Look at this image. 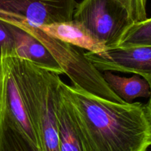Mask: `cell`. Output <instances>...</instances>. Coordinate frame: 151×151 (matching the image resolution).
<instances>
[{"label": "cell", "instance_id": "6da1fadb", "mask_svg": "<svg viewBox=\"0 0 151 151\" xmlns=\"http://www.w3.org/2000/svg\"><path fill=\"white\" fill-rule=\"evenodd\" d=\"M58 92L86 151H147L151 146L145 105L108 100L61 79Z\"/></svg>", "mask_w": 151, "mask_h": 151}, {"label": "cell", "instance_id": "9a60e30c", "mask_svg": "<svg viewBox=\"0 0 151 151\" xmlns=\"http://www.w3.org/2000/svg\"><path fill=\"white\" fill-rule=\"evenodd\" d=\"M128 5L132 13L135 22H141L147 19V0H122Z\"/></svg>", "mask_w": 151, "mask_h": 151}, {"label": "cell", "instance_id": "4fadbf2b", "mask_svg": "<svg viewBox=\"0 0 151 151\" xmlns=\"http://www.w3.org/2000/svg\"><path fill=\"white\" fill-rule=\"evenodd\" d=\"M151 47V18L133 23L116 47Z\"/></svg>", "mask_w": 151, "mask_h": 151}, {"label": "cell", "instance_id": "7c38bea8", "mask_svg": "<svg viewBox=\"0 0 151 151\" xmlns=\"http://www.w3.org/2000/svg\"><path fill=\"white\" fill-rule=\"evenodd\" d=\"M0 151H41L13 121L0 115Z\"/></svg>", "mask_w": 151, "mask_h": 151}, {"label": "cell", "instance_id": "3957f363", "mask_svg": "<svg viewBox=\"0 0 151 151\" xmlns=\"http://www.w3.org/2000/svg\"><path fill=\"white\" fill-rule=\"evenodd\" d=\"M7 23L19 27L29 33L50 52L63 70L73 85L78 86L99 97L118 103H125L109 87L101 73L86 57L81 48L50 36L37 27L22 21H8Z\"/></svg>", "mask_w": 151, "mask_h": 151}, {"label": "cell", "instance_id": "5b68a950", "mask_svg": "<svg viewBox=\"0 0 151 151\" xmlns=\"http://www.w3.org/2000/svg\"><path fill=\"white\" fill-rule=\"evenodd\" d=\"M76 0H0V20L40 26L72 21Z\"/></svg>", "mask_w": 151, "mask_h": 151}, {"label": "cell", "instance_id": "52a82bcc", "mask_svg": "<svg viewBox=\"0 0 151 151\" xmlns=\"http://www.w3.org/2000/svg\"><path fill=\"white\" fill-rule=\"evenodd\" d=\"M0 115H4L16 124L21 131L41 150L29 115L15 78L10 56L0 58Z\"/></svg>", "mask_w": 151, "mask_h": 151}, {"label": "cell", "instance_id": "7a4b0ae2", "mask_svg": "<svg viewBox=\"0 0 151 151\" xmlns=\"http://www.w3.org/2000/svg\"><path fill=\"white\" fill-rule=\"evenodd\" d=\"M16 83L41 151H60L56 115L59 75L27 59L10 56Z\"/></svg>", "mask_w": 151, "mask_h": 151}, {"label": "cell", "instance_id": "277c9868", "mask_svg": "<svg viewBox=\"0 0 151 151\" xmlns=\"http://www.w3.org/2000/svg\"><path fill=\"white\" fill-rule=\"evenodd\" d=\"M72 20L107 49L116 47L124 33L135 22L122 0H82L75 7Z\"/></svg>", "mask_w": 151, "mask_h": 151}, {"label": "cell", "instance_id": "9c48e42d", "mask_svg": "<svg viewBox=\"0 0 151 151\" xmlns=\"http://www.w3.org/2000/svg\"><path fill=\"white\" fill-rule=\"evenodd\" d=\"M38 28L50 36L75 47L86 49L88 52L99 53L107 50L103 44L91 36L82 25L73 20L42 25Z\"/></svg>", "mask_w": 151, "mask_h": 151}, {"label": "cell", "instance_id": "8992f818", "mask_svg": "<svg viewBox=\"0 0 151 151\" xmlns=\"http://www.w3.org/2000/svg\"><path fill=\"white\" fill-rule=\"evenodd\" d=\"M84 54L99 71L131 73L144 78L150 89L145 108L151 121V47H114L102 53L88 51Z\"/></svg>", "mask_w": 151, "mask_h": 151}, {"label": "cell", "instance_id": "5bb4252c", "mask_svg": "<svg viewBox=\"0 0 151 151\" xmlns=\"http://www.w3.org/2000/svg\"><path fill=\"white\" fill-rule=\"evenodd\" d=\"M3 54L16 56V47L12 25L0 20V58Z\"/></svg>", "mask_w": 151, "mask_h": 151}, {"label": "cell", "instance_id": "30bf717a", "mask_svg": "<svg viewBox=\"0 0 151 151\" xmlns=\"http://www.w3.org/2000/svg\"><path fill=\"white\" fill-rule=\"evenodd\" d=\"M102 75L112 91L126 103H131L137 98L150 97V85L140 76L134 74L128 78L112 73L111 71H105Z\"/></svg>", "mask_w": 151, "mask_h": 151}, {"label": "cell", "instance_id": "8fae6325", "mask_svg": "<svg viewBox=\"0 0 151 151\" xmlns=\"http://www.w3.org/2000/svg\"><path fill=\"white\" fill-rule=\"evenodd\" d=\"M56 115L60 151H86L59 92L56 96Z\"/></svg>", "mask_w": 151, "mask_h": 151}, {"label": "cell", "instance_id": "ba28073f", "mask_svg": "<svg viewBox=\"0 0 151 151\" xmlns=\"http://www.w3.org/2000/svg\"><path fill=\"white\" fill-rule=\"evenodd\" d=\"M11 25L16 41V56L27 59L39 68L51 73L58 75L64 74L58 62L38 40L22 28Z\"/></svg>", "mask_w": 151, "mask_h": 151}]
</instances>
